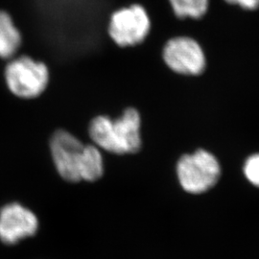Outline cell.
I'll return each instance as SVG.
<instances>
[{
	"mask_svg": "<svg viewBox=\"0 0 259 259\" xmlns=\"http://www.w3.org/2000/svg\"><path fill=\"white\" fill-rule=\"evenodd\" d=\"M140 127L139 111L129 107L116 119L107 115L94 117L91 121L89 134L98 148L116 155L136 154L141 148Z\"/></svg>",
	"mask_w": 259,
	"mask_h": 259,
	"instance_id": "6da1fadb",
	"label": "cell"
},
{
	"mask_svg": "<svg viewBox=\"0 0 259 259\" xmlns=\"http://www.w3.org/2000/svg\"><path fill=\"white\" fill-rule=\"evenodd\" d=\"M3 79L12 95L21 100H33L47 92L50 71L46 63L22 54L6 62Z\"/></svg>",
	"mask_w": 259,
	"mask_h": 259,
	"instance_id": "7a4b0ae2",
	"label": "cell"
},
{
	"mask_svg": "<svg viewBox=\"0 0 259 259\" xmlns=\"http://www.w3.org/2000/svg\"><path fill=\"white\" fill-rule=\"evenodd\" d=\"M151 30L148 12L140 4H132L112 12L108 22V35L119 47L142 44Z\"/></svg>",
	"mask_w": 259,
	"mask_h": 259,
	"instance_id": "3957f363",
	"label": "cell"
},
{
	"mask_svg": "<svg viewBox=\"0 0 259 259\" xmlns=\"http://www.w3.org/2000/svg\"><path fill=\"white\" fill-rule=\"evenodd\" d=\"M177 175L185 191L199 194L205 192L217 183L220 176V165L212 154L198 150L180 158L177 164Z\"/></svg>",
	"mask_w": 259,
	"mask_h": 259,
	"instance_id": "277c9868",
	"label": "cell"
},
{
	"mask_svg": "<svg viewBox=\"0 0 259 259\" xmlns=\"http://www.w3.org/2000/svg\"><path fill=\"white\" fill-rule=\"evenodd\" d=\"M162 60L173 73L194 77L204 73L206 57L201 44L188 36L171 37L162 48Z\"/></svg>",
	"mask_w": 259,
	"mask_h": 259,
	"instance_id": "5b68a950",
	"label": "cell"
},
{
	"mask_svg": "<svg viewBox=\"0 0 259 259\" xmlns=\"http://www.w3.org/2000/svg\"><path fill=\"white\" fill-rule=\"evenodd\" d=\"M38 230L36 214L19 203H10L0 208V241L5 245H16L32 237Z\"/></svg>",
	"mask_w": 259,
	"mask_h": 259,
	"instance_id": "8992f818",
	"label": "cell"
},
{
	"mask_svg": "<svg viewBox=\"0 0 259 259\" xmlns=\"http://www.w3.org/2000/svg\"><path fill=\"white\" fill-rule=\"evenodd\" d=\"M83 143L65 130L54 133L50 140L51 155L60 176L70 183L80 182L79 167Z\"/></svg>",
	"mask_w": 259,
	"mask_h": 259,
	"instance_id": "52a82bcc",
	"label": "cell"
},
{
	"mask_svg": "<svg viewBox=\"0 0 259 259\" xmlns=\"http://www.w3.org/2000/svg\"><path fill=\"white\" fill-rule=\"evenodd\" d=\"M22 35L9 13L0 9V60L9 61L19 54Z\"/></svg>",
	"mask_w": 259,
	"mask_h": 259,
	"instance_id": "ba28073f",
	"label": "cell"
},
{
	"mask_svg": "<svg viewBox=\"0 0 259 259\" xmlns=\"http://www.w3.org/2000/svg\"><path fill=\"white\" fill-rule=\"evenodd\" d=\"M104 161L100 150L94 145H84L79 167L81 181L95 182L103 176Z\"/></svg>",
	"mask_w": 259,
	"mask_h": 259,
	"instance_id": "9c48e42d",
	"label": "cell"
},
{
	"mask_svg": "<svg viewBox=\"0 0 259 259\" xmlns=\"http://www.w3.org/2000/svg\"><path fill=\"white\" fill-rule=\"evenodd\" d=\"M177 19H203L209 8V0H168Z\"/></svg>",
	"mask_w": 259,
	"mask_h": 259,
	"instance_id": "30bf717a",
	"label": "cell"
},
{
	"mask_svg": "<svg viewBox=\"0 0 259 259\" xmlns=\"http://www.w3.org/2000/svg\"><path fill=\"white\" fill-rule=\"evenodd\" d=\"M244 172L250 183L259 187V155H254L246 161Z\"/></svg>",
	"mask_w": 259,
	"mask_h": 259,
	"instance_id": "8fae6325",
	"label": "cell"
},
{
	"mask_svg": "<svg viewBox=\"0 0 259 259\" xmlns=\"http://www.w3.org/2000/svg\"><path fill=\"white\" fill-rule=\"evenodd\" d=\"M230 4H237L244 9L254 10L259 7V0H225Z\"/></svg>",
	"mask_w": 259,
	"mask_h": 259,
	"instance_id": "7c38bea8",
	"label": "cell"
}]
</instances>
